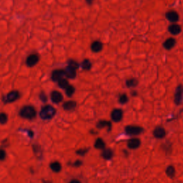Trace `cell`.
I'll return each mask as SVG.
<instances>
[{"label":"cell","mask_w":183,"mask_h":183,"mask_svg":"<svg viewBox=\"0 0 183 183\" xmlns=\"http://www.w3.org/2000/svg\"><path fill=\"white\" fill-rule=\"evenodd\" d=\"M94 146H95V148H97V150H104L105 148V142L103 141L102 139L98 138L96 139Z\"/></svg>","instance_id":"44dd1931"},{"label":"cell","mask_w":183,"mask_h":183,"mask_svg":"<svg viewBox=\"0 0 183 183\" xmlns=\"http://www.w3.org/2000/svg\"><path fill=\"white\" fill-rule=\"evenodd\" d=\"M97 127L99 129H103V128H107L108 130H110L112 128V124L109 121H106V120H100L98 122L97 124Z\"/></svg>","instance_id":"ac0fdd59"},{"label":"cell","mask_w":183,"mask_h":183,"mask_svg":"<svg viewBox=\"0 0 183 183\" xmlns=\"http://www.w3.org/2000/svg\"><path fill=\"white\" fill-rule=\"evenodd\" d=\"M102 157L105 160H110L113 157V151L110 148H105L102 152Z\"/></svg>","instance_id":"ffe728a7"},{"label":"cell","mask_w":183,"mask_h":183,"mask_svg":"<svg viewBox=\"0 0 183 183\" xmlns=\"http://www.w3.org/2000/svg\"><path fill=\"white\" fill-rule=\"evenodd\" d=\"M88 152V149L87 148H84V149H79L77 151V154L78 155H80V156H84L85 155L87 152Z\"/></svg>","instance_id":"4dcf8cb0"},{"label":"cell","mask_w":183,"mask_h":183,"mask_svg":"<svg viewBox=\"0 0 183 183\" xmlns=\"http://www.w3.org/2000/svg\"><path fill=\"white\" fill-rule=\"evenodd\" d=\"M69 183H81V182L79 181V180H71L70 182H69Z\"/></svg>","instance_id":"836d02e7"},{"label":"cell","mask_w":183,"mask_h":183,"mask_svg":"<svg viewBox=\"0 0 183 183\" xmlns=\"http://www.w3.org/2000/svg\"><path fill=\"white\" fill-rule=\"evenodd\" d=\"M77 106V103L74 101H67L65 102L63 105V108L66 111H72L75 109Z\"/></svg>","instance_id":"d6986e66"},{"label":"cell","mask_w":183,"mask_h":183,"mask_svg":"<svg viewBox=\"0 0 183 183\" xmlns=\"http://www.w3.org/2000/svg\"><path fill=\"white\" fill-rule=\"evenodd\" d=\"M40 100L44 102H47V97L45 93H41L40 95Z\"/></svg>","instance_id":"1f68e13d"},{"label":"cell","mask_w":183,"mask_h":183,"mask_svg":"<svg viewBox=\"0 0 183 183\" xmlns=\"http://www.w3.org/2000/svg\"><path fill=\"white\" fill-rule=\"evenodd\" d=\"M64 75H65L67 78L74 79L77 75L76 69L72 68L71 67L67 66V68L64 69Z\"/></svg>","instance_id":"5bb4252c"},{"label":"cell","mask_w":183,"mask_h":183,"mask_svg":"<svg viewBox=\"0 0 183 183\" xmlns=\"http://www.w3.org/2000/svg\"><path fill=\"white\" fill-rule=\"evenodd\" d=\"M19 97H20V93H19L17 91L14 90L7 94L4 99V102L6 103L14 102H15L16 100H17Z\"/></svg>","instance_id":"5b68a950"},{"label":"cell","mask_w":183,"mask_h":183,"mask_svg":"<svg viewBox=\"0 0 183 183\" xmlns=\"http://www.w3.org/2000/svg\"><path fill=\"white\" fill-rule=\"evenodd\" d=\"M166 174L169 177L172 178L175 175V169L174 167H172V166H169V167H167V170H166Z\"/></svg>","instance_id":"484cf974"},{"label":"cell","mask_w":183,"mask_h":183,"mask_svg":"<svg viewBox=\"0 0 183 183\" xmlns=\"http://www.w3.org/2000/svg\"><path fill=\"white\" fill-rule=\"evenodd\" d=\"M68 66L77 69L79 68V64L76 61H74V60H70V61L68 62Z\"/></svg>","instance_id":"f1b7e54d"},{"label":"cell","mask_w":183,"mask_h":183,"mask_svg":"<svg viewBox=\"0 0 183 183\" xmlns=\"http://www.w3.org/2000/svg\"><path fill=\"white\" fill-rule=\"evenodd\" d=\"M7 158V152L3 149H0V161H4Z\"/></svg>","instance_id":"f546056e"},{"label":"cell","mask_w":183,"mask_h":183,"mask_svg":"<svg viewBox=\"0 0 183 183\" xmlns=\"http://www.w3.org/2000/svg\"><path fill=\"white\" fill-rule=\"evenodd\" d=\"M74 92H75V88L74 86L69 85L65 89V93L67 97H72L74 95Z\"/></svg>","instance_id":"d4e9b609"},{"label":"cell","mask_w":183,"mask_h":183,"mask_svg":"<svg viewBox=\"0 0 183 183\" xmlns=\"http://www.w3.org/2000/svg\"><path fill=\"white\" fill-rule=\"evenodd\" d=\"M153 134L155 137L157 139H162L166 135L165 129L162 127H157L154 129Z\"/></svg>","instance_id":"7c38bea8"},{"label":"cell","mask_w":183,"mask_h":183,"mask_svg":"<svg viewBox=\"0 0 183 183\" xmlns=\"http://www.w3.org/2000/svg\"><path fill=\"white\" fill-rule=\"evenodd\" d=\"M165 16L168 21H170V22L173 23V24L176 23L180 19L179 14H178V13L176 11H174V10L168 11L166 13Z\"/></svg>","instance_id":"8992f818"},{"label":"cell","mask_w":183,"mask_h":183,"mask_svg":"<svg viewBox=\"0 0 183 183\" xmlns=\"http://www.w3.org/2000/svg\"><path fill=\"white\" fill-rule=\"evenodd\" d=\"M143 131V129L141 127L137 126V125H128V126L125 127V132H126V133L132 136L140 134Z\"/></svg>","instance_id":"3957f363"},{"label":"cell","mask_w":183,"mask_h":183,"mask_svg":"<svg viewBox=\"0 0 183 183\" xmlns=\"http://www.w3.org/2000/svg\"><path fill=\"white\" fill-rule=\"evenodd\" d=\"M20 116L26 120H32L37 115L35 108L30 105H26L21 108L20 112Z\"/></svg>","instance_id":"7a4b0ae2"},{"label":"cell","mask_w":183,"mask_h":183,"mask_svg":"<svg viewBox=\"0 0 183 183\" xmlns=\"http://www.w3.org/2000/svg\"><path fill=\"white\" fill-rule=\"evenodd\" d=\"M57 83H58V85H59V87L62 88V89H64V90H65L67 87L69 85L68 80H67V79L65 78L60 79L59 82H57Z\"/></svg>","instance_id":"cb8c5ba5"},{"label":"cell","mask_w":183,"mask_h":183,"mask_svg":"<svg viewBox=\"0 0 183 183\" xmlns=\"http://www.w3.org/2000/svg\"><path fill=\"white\" fill-rule=\"evenodd\" d=\"M85 1L88 4H91L93 2L94 0H85Z\"/></svg>","instance_id":"e575fe53"},{"label":"cell","mask_w":183,"mask_h":183,"mask_svg":"<svg viewBox=\"0 0 183 183\" xmlns=\"http://www.w3.org/2000/svg\"><path fill=\"white\" fill-rule=\"evenodd\" d=\"M39 60H40V57L38 55L35 54H31L27 57V58H26V65L30 67L35 66L36 64L38 63Z\"/></svg>","instance_id":"ba28073f"},{"label":"cell","mask_w":183,"mask_h":183,"mask_svg":"<svg viewBox=\"0 0 183 183\" xmlns=\"http://www.w3.org/2000/svg\"><path fill=\"white\" fill-rule=\"evenodd\" d=\"M132 96H136L137 95L136 92H132Z\"/></svg>","instance_id":"d590c367"},{"label":"cell","mask_w":183,"mask_h":183,"mask_svg":"<svg viewBox=\"0 0 183 183\" xmlns=\"http://www.w3.org/2000/svg\"><path fill=\"white\" fill-rule=\"evenodd\" d=\"M138 85V80L135 78H131L127 79L126 81V85L127 87L129 88H134Z\"/></svg>","instance_id":"7402d4cb"},{"label":"cell","mask_w":183,"mask_h":183,"mask_svg":"<svg viewBox=\"0 0 183 183\" xmlns=\"http://www.w3.org/2000/svg\"><path fill=\"white\" fill-rule=\"evenodd\" d=\"M103 49V44L100 41H95L91 45V50L95 53L101 52Z\"/></svg>","instance_id":"4fadbf2b"},{"label":"cell","mask_w":183,"mask_h":183,"mask_svg":"<svg viewBox=\"0 0 183 183\" xmlns=\"http://www.w3.org/2000/svg\"><path fill=\"white\" fill-rule=\"evenodd\" d=\"M141 142L139 139L137 138H132L129 139L127 143V146L129 149H132V150H134V149L138 148L139 146H140Z\"/></svg>","instance_id":"9a60e30c"},{"label":"cell","mask_w":183,"mask_h":183,"mask_svg":"<svg viewBox=\"0 0 183 183\" xmlns=\"http://www.w3.org/2000/svg\"><path fill=\"white\" fill-rule=\"evenodd\" d=\"M8 122V115L4 112L0 113V124H5Z\"/></svg>","instance_id":"4316f807"},{"label":"cell","mask_w":183,"mask_h":183,"mask_svg":"<svg viewBox=\"0 0 183 183\" xmlns=\"http://www.w3.org/2000/svg\"><path fill=\"white\" fill-rule=\"evenodd\" d=\"M64 77H65V75L63 69H56L52 74V79L54 82H59L60 79H63Z\"/></svg>","instance_id":"30bf717a"},{"label":"cell","mask_w":183,"mask_h":183,"mask_svg":"<svg viewBox=\"0 0 183 183\" xmlns=\"http://www.w3.org/2000/svg\"><path fill=\"white\" fill-rule=\"evenodd\" d=\"M175 44H176V41L174 38H168L163 43V47L165 49L170 50L175 47Z\"/></svg>","instance_id":"2e32d148"},{"label":"cell","mask_w":183,"mask_h":183,"mask_svg":"<svg viewBox=\"0 0 183 183\" xmlns=\"http://www.w3.org/2000/svg\"><path fill=\"white\" fill-rule=\"evenodd\" d=\"M128 102V97L126 94H122L119 97V102L122 105H124Z\"/></svg>","instance_id":"83f0119b"},{"label":"cell","mask_w":183,"mask_h":183,"mask_svg":"<svg viewBox=\"0 0 183 183\" xmlns=\"http://www.w3.org/2000/svg\"><path fill=\"white\" fill-rule=\"evenodd\" d=\"M168 31L172 35H178L181 32L182 28L179 25H177L176 23L172 24L170 26L168 27Z\"/></svg>","instance_id":"8fae6325"},{"label":"cell","mask_w":183,"mask_h":183,"mask_svg":"<svg viewBox=\"0 0 183 183\" xmlns=\"http://www.w3.org/2000/svg\"><path fill=\"white\" fill-rule=\"evenodd\" d=\"M123 117V112L120 109H115L111 112V118L112 121L115 122H120Z\"/></svg>","instance_id":"52a82bcc"},{"label":"cell","mask_w":183,"mask_h":183,"mask_svg":"<svg viewBox=\"0 0 183 183\" xmlns=\"http://www.w3.org/2000/svg\"><path fill=\"white\" fill-rule=\"evenodd\" d=\"M82 165V161H80V160H76L75 162L73 163V166L74 167H80Z\"/></svg>","instance_id":"d6a6232c"},{"label":"cell","mask_w":183,"mask_h":183,"mask_svg":"<svg viewBox=\"0 0 183 183\" xmlns=\"http://www.w3.org/2000/svg\"><path fill=\"white\" fill-rule=\"evenodd\" d=\"M56 115V110L51 105L44 106L40 112V117L44 120L52 119Z\"/></svg>","instance_id":"6da1fadb"},{"label":"cell","mask_w":183,"mask_h":183,"mask_svg":"<svg viewBox=\"0 0 183 183\" xmlns=\"http://www.w3.org/2000/svg\"><path fill=\"white\" fill-rule=\"evenodd\" d=\"M51 100L54 104H59L63 100V95L59 91H53L51 93Z\"/></svg>","instance_id":"9c48e42d"},{"label":"cell","mask_w":183,"mask_h":183,"mask_svg":"<svg viewBox=\"0 0 183 183\" xmlns=\"http://www.w3.org/2000/svg\"><path fill=\"white\" fill-rule=\"evenodd\" d=\"M49 168L53 172L59 173L62 170V165L58 161H54L49 164Z\"/></svg>","instance_id":"e0dca14e"},{"label":"cell","mask_w":183,"mask_h":183,"mask_svg":"<svg viewBox=\"0 0 183 183\" xmlns=\"http://www.w3.org/2000/svg\"><path fill=\"white\" fill-rule=\"evenodd\" d=\"M81 67L84 70H90L92 68V63L90 61V59H85L82 62Z\"/></svg>","instance_id":"603a6c76"},{"label":"cell","mask_w":183,"mask_h":183,"mask_svg":"<svg viewBox=\"0 0 183 183\" xmlns=\"http://www.w3.org/2000/svg\"><path fill=\"white\" fill-rule=\"evenodd\" d=\"M183 100V86L179 85L176 88L174 95V101L176 105L181 104Z\"/></svg>","instance_id":"277c9868"}]
</instances>
